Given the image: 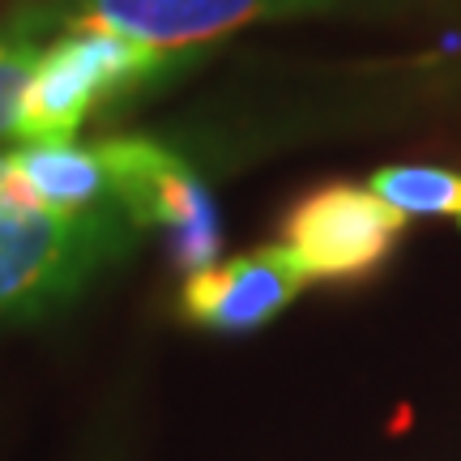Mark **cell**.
Returning a JSON list of instances; mask_svg holds the SVG:
<instances>
[{
  "instance_id": "8",
  "label": "cell",
  "mask_w": 461,
  "mask_h": 461,
  "mask_svg": "<svg viewBox=\"0 0 461 461\" xmlns=\"http://www.w3.org/2000/svg\"><path fill=\"white\" fill-rule=\"evenodd\" d=\"M367 188L380 201H389L393 210H402L406 218H461V171H448V167H380Z\"/></svg>"
},
{
  "instance_id": "7",
  "label": "cell",
  "mask_w": 461,
  "mask_h": 461,
  "mask_svg": "<svg viewBox=\"0 0 461 461\" xmlns=\"http://www.w3.org/2000/svg\"><path fill=\"white\" fill-rule=\"evenodd\" d=\"M5 158H9V171H14L17 188L31 201L56 210V214L120 210L115 205L112 167L103 158V146H77V141L17 146V149H5Z\"/></svg>"
},
{
  "instance_id": "1",
  "label": "cell",
  "mask_w": 461,
  "mask_h": 461,
  "mask_svg": "<svg viewBox=\"0 0 461 461\" xmlns=\"http://www.w3.org/2000/svg\"><path fill=\"white\" fill-rule=\"evenodd\" d=\"M137 227L124 210L56 214L17 188L0 154V321H31L82 295L103 265L124 257Z\"/></svg>"
},
{
  "instance_id": "4",
  "label": "cell",
  "mask_w": 461,
  "mask_h": 461,
  "mask_svg": "<svg viewBox=\"0 0 461 461\" xmlns=\"http://www.w3.org/2000/svg\"><path fill=\"white\" fill-rule=\"evenodd\" d=\"M99 146L112 167L115 205L129 214L132 227L158 230L184 274L214 265L222 222L197 171L176 149L149 137H107Z\"/></svg>"
},
{
  "instance_id": "3",
  "label": "cell",
  "mask_w": 461,
  "mask_h": 461,
  "mask_svg": "<svg viewBox=\"0 0 461 461\" xmlns=\"http://www.w3.org/2000/svg\"><path fill=\"white\" fill-rule=\"evenodd\" d=\"M411 0H34L0 34L39 39L43 31H112L163 51H197L252 22L321 14H376Z\"/></svg>"
},
{
  "instance_id": "2",
  "label": "cell",
  "mask_w": 461,
  "mask_h": 461,
  "mask_svg": "<svg viewBox=\"0 0 461 461\" xmlns=\"http://www.w3.org/2000/svg\"><path fill=\"white\" fill-rule=\"evenodd\" d=\"M188 60H197V51H163L112 31H60L48 48H39L17 103L14 137L22 146L73 141L90 115L141 86L163 82Z\"/></svg>"
},
{
  "instance_id": "5",
  "label": "cell",
  "mask_w": 461,
  "mask_h": 461,
  "mask_svg": "<svg viewBox=\"0 0 461 461\" xmlns=\"http://www.w3.org/2000/svg\"><path fill=\"white\" fill-rule=\"evenodd\" d=\"M406 222L363 184H325L286 214L282 248L308 282H355L393 257Z\"/></svg>"
},
{
  "instance_id": "6",
  "label": "cell",
  "mask_w": 461,
  "mask_h": 461,
  "mask_svg": "<svg viewBox=\"0 0 461 461\" xmlns=\"http://www.w3.org/2000/svg\"><path fill=\"white\" fill-rule=\"evenodd\" d=\"M308 286L303 269L282 244L240 252L230 261H214L184 274L180 312L197 330L222 333V338H244L265 330L278 312H286L295 295Z\"/></svg>"
},
{
  "instance_id": "9",
  "label": "cell",
  "mask_w": 461,
  "mask_h": 461,
  "mask_svg": "<svg viewBox=\"0 0 461 461\" xmlns=\"http://www.w3.org/2000/svg\"><path fill=\"white\" fill-rule=\"evenodd\" d=\"M39 60V39H14L0 34V137H14L17 103L31 82V68Z\"/></svg>"
}]
</instances>
